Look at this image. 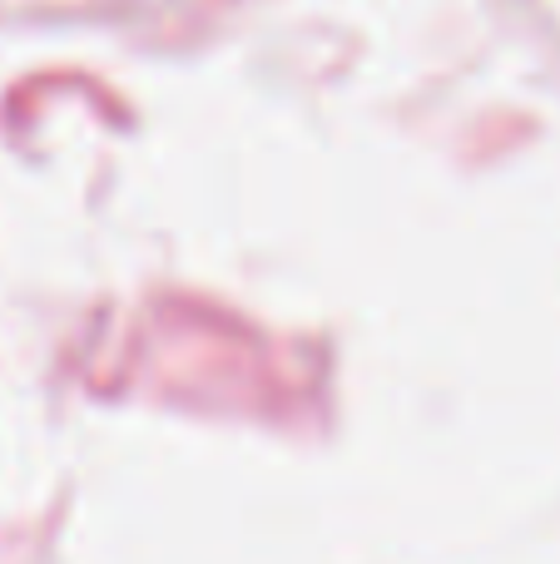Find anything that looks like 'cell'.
<instances>
[]
</instances>
